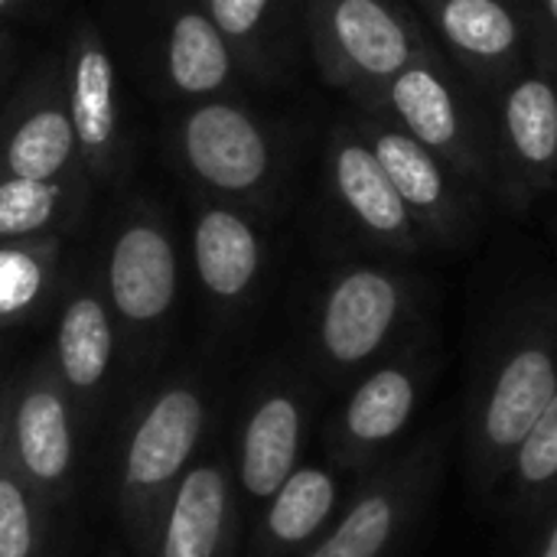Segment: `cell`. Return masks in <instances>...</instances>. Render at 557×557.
<instances>
[{"instance_id":"cell-28","label":"cell","mask_w":557,"mask_h":557,"mask_svg":"<svg viewBox=\"0 0 557 557\" xmlns=\"http://www.w3.org/2000/svg\"><path fill=\"white\" fill-rule=\"evenodd\" d=\"M13 362H10V336H0V457H3V431H7V405L13 385Z\"/></svg>"},{"instance_id":"cell-29","label":"cell","mask_w":557,"mask_h":557,"mask_svg":"<svg viewBox=\"0 0 557 557\" xmlns=\"http://www.w3.org/2000/svg\"><path fill=\"white\" fill-rule=\"evenodd\" d=\"M529 557H557V512L548 519L542 539L535 542V548H532V555Z\"/></svg>"},{"instance_id":"cell-3","label":"cell","mask_w":557,"mask_h":557,"mask_svg":"<svg viewBox=\"0 0 557 557\" xmlns=\"http://www.w3.org/2000/svg\"><path fill=\"white\" fill-rule=\"evenodd\" d=\"M98 274L121 336L124 366H153L180 304V251L153 202L134 199L121 209Z\"/></svg>"},{"instance_id":"cell-24","label":"cell","mask_w":557,"mask_h":557,"mask_svg":"<svg viewBox=\"0 0 557 557\" xmlns=\"http://www.w3.org/2000/svg\"><path fill=\"white\" fill-rule=\"evenodd\" d=\"M506 134L529 173L545 176L557 160V91L545 78H522L506 98Z\"/></svg>"},{"instance_id":"cell-9","label":"cell","mask_w":557,"mask_h":557,"mask_svg":"<svg viewBox=\"0 0 557 557\" xmlns=\"http://www.w3.org/2000/svg\"><path fill=\"white\" fill-rule=\"evenodd\" d=\"M59 62L65 104L78 144V163L95 186H111L127 173L131 157L124 140L117 72L98 23H75Z\"/></svg>"},{"instance_id":"cell-1","label":"cell","mask_w":557,"mask_h":557,"mask_svg":"<svg viewBox=\"0 0 557 557\" xmlns=\"http://www.w3.org/2000/svg\"><path fill=\"white\" fill-rule=\"evenodd\" d=\"M209 395L199 379H170L147 392L124 424L114 470V509L134 557H150L183 476L209 431Z\"/></svg>"},{"instance_id":"cell-16","label":"cell","mask_w":557,"mask_h":557,"mask_svg":"<svg viewBox=\"0 0 557 557\" xmlns=\"http://www.w3.org/2000/svg\"><path fill=\"white\" fill-rule=\"evenodd\" d=\"M323 55L369 82L398 78L411 65V36L382 0H326L317 10Z\"/></svg>"},{"instance_id":"cell-23","label":"cell","mask_w":557,"mask_h":557,"mask_svg":"<svg viewBox=\"0 0 557 557\" xmlns=\"http://www.w3.org/2000/svg\"><path fill=\"white\" fill-rule=\"evenodd\" d=\"M503 486L516 516H542L557 503V395L519 444Z\"/></svg>"},{"instance_id":"cell-2","label":"cell","mask_w":557,"mask_h":557,"mask_svg":"<svg viewBox=\"0 0 557 557\" xmlns=\"http://www.w3.org/2000/svg\"><path fill=\"white\" fill-rule=\"evenodd\" d=\"M557 395V317L532 313L496 349L467 414V460L480 490L503 486V476Z\"/></svg>"},{"instance_id":"cell-11","label":"cell","mask_w":557,"mask_h":557,"mask_svg":"<svg viewBox=\"0 0 557 557\" xmlns=\"http://www.w3.org/2000/svg\"><path fill=\"white\" fill-rule=\"evenodd\" d=\"M183 170L219 199H251L271 183L274 147L264 127L238 104L206 98L176 121Z\"/></svg>"},{"instance_id":"cell-14","label":"cell","mask_w":557,"mask_h":557,"mask_svg":"<svg viewBox=\"0 0 557 557\" xmlns=\"http://www.w3.org/2000/svg\"><path fill=\"white\" fill-rule=\"evenodd\" d=\"M193 271L215 313H242L264 274L258 225L228 202H209L193 219Z\"/></svg>"},{"instance_id":"cell-20","label":"cell","mask_w":557,"mask_h":557,"mask_svg":"<svg viewBox=\"0 0 557 557\" xmlns=\"http://www.w3.org/2000/svg\"><path fill=\"white\" fill-rule=\"evenodd\" d=\"M95 183L85 173L62 180H26L0 173V242H26L46 235H65Z\"/></svg>"},{"instance_id":"cell-30","label":"cell","mask_w":557,"mask_h":557,"mask_svg":"<svg viewBox=\"0 0 557 557\" xmlns=\"http://www.w3.org/2000/svg\"><path fill=\"white\" fill-rule=\"evenodd\" d=\"M26 7V0H0V20L3 16H13V13H20Z\"/></svg>"},{"instance_id":"cell-17","label":"cell","mask_w":557,"mask_h":557,"mask_svg":"<svg viewBox=\"0 0 557 557\" xmlns=\"http://www.w3.org/2000/svg\"><path fill=\"white\" fill-rule=\"evenodd\" d=\"M333 186L352 222L375 242L395 251H414L421 245V225L385 176L372 147L362 140H343L333 153Z\"/></svg>"},{"instance_id":"cell-7","label":"cell","mask_w":557,"mask_h":557,"mask_svg":"<svg viewBox=\"0 0 557 557\" xmlns=\"http://www.w3.org/2000/svg\"><path fill=\"white\" fill-rule=\"evenodd\" d=\"M441 476L437 437L395 450L352 483V493L323 539L304 557H388L424 512Z\"/></svg>"},{"instance_id":"cell-10","label":"cell","mask_w":557,"mask_h":557,"mask_svg":"<svg viewBox=\"0 0 557 557\" xmlns=\"http://www.w3.org/2000/svg\"><path fill=\"white\" fill-rule=\"evenodd\" d=\"M49 359L55 379L75 401L85 431L91 434L111 398L114 366L121 359V336L98 271L65 277L62 294L55 300V333Z\"/></svg>"},{"instance_id":"cell-26","label":"cell","mask_w":557,"mask_h":557,"mask_svg":"<svg viewBox=\"0 0 557 557\" xmlns=\"http://www.w3.org/2000/svg\"><path fill=\"white\" fill-rule=\"evenodd\" d=\"M52 506L0 457V557H46Z\"/></svg>"},{"instance_id":"cell-19","label":"cell","mask_w":557,"mask_h":557,"mask_svg":"<svg viewBox=\"0 0 557 557\" xmlns=\"http://www.w3.org/2000/svg\"><path fill=\"white\" fill-rule=\"evenodd\" d=\"M65 238L0 242V336H10L55 310L65 284Z\"/></svg>"},{"instance_id":"cell-21","label":"cell","mask_w":557,"mask_h":557,"mask_svg":"<svg viewBox=\"0 0 557 557\" xmlns=\"http://www.w3.org/2000/svg\"><path fill=\"white\" fill-rule=\"evenodd\" d=\"M372 153L385 176L411 209L414 222L434 235H450L454 228V196L437 157L418 144L408 131H379L372 137Z\"/></svg>"},{"instance_id":"cell-6","label":"cell","mask_w":557,"mask_h":557,"mask_svg":"<svg viewBox=\"0 0 557 557\" xmlns=\"http://www.w3.org/2000/svg\"><path fill=\"white\" fill-rule=\"evenodd\" d=\"M85 424L55 379L49 349L16 366L7 405L3 460L52 506H65L78 483Z\"/></svg>"},{"instance_id":"cell-5","label":"cell","mask_w":557,"mask_h":557,"mask_svg":"<svg viewBox=\"0 0 557 557\" xmlns=\"http://www.w3.org/2000/svg\"><path fill=\"white\" fill-rule=\"evenodd\" d=\"M428 385L431 359L424 339L414 336L349 385L346 401L323 431L326 460L352 483L372 473L398 450L401 437L414 424Z\"/></svg>"},{"instance_id":"cell-18","label":"cell","mask_w":557,"mask_h":557,"mask_svg":"<svg viewBox=\"0 0 557 557\" xmlns=\"http://www.w3.org/2000/svg\"><path fill=\"white\" fill-rule=\"evenodd\" d=\"M163 78L180 98H212L235 72V52L202 7H176L163 29Z\"/></svg>"},{"instance_id":"cell-27","label":"cell","mask_w":557,"mask_h":557,"mask_svg":"<svg viewBox=\"0 0 557 557\" xmlns=\"http://www.w3.org/2000/svg\"><path fill=\"white\" fill-rule=\"evenodd\" d=\"M274 3L277 0H202L199 7L222 29V36L228 39L232 52L248 55V52H255Z\"/></svg>"},{"instance_id":"cell-25","label":"cell","mask_w":557,"mask_h":557,"mask_svg":"<svg viewBox=\"0 0 557 557\" xmlns=\"http://www.w3.org/2000/svg\"><path fill=\"white\" fill-rule=\"evenodd\" d=\"M444 36L473 59H503L519 42L516 16L499 0H441Z\"/></svg>"},{"instance_id":"cell-15","label":"cell","mask_w":557,"mask_h":557,"mask_svg":"<svg viewBox=\"0 0 557 557\" xmlns=\"http://www.w3.org/2000/svg\"><path fill=\"white\" fill-rule=\"evenodd\" d=\"M346 473L326 457L300 463L297 473L258 512L248 532L245 557H304L346 506Z\"/></svg>"},{"instance_id":"cell-8","label":"cell","mask_w":557,"mask_h":557,"mask_svg":"<svg viewBox=\"0 0 557 557\" xmlns=\"http://www.w3.org/2000/svg\"><path fill=\"white\" fill-rule=\"evenodd\" d=\"M313 421V392L307 379L274 372L251 392L235 437V490L245 522L274 499V493L297 473Z\"/></svg>"},{"instance_id":"cell-4","label":"cell","mask_w":557,"mask_h":557,"mask_svg":"<svg viewBox=\"0 0 557 557\" xmlns=\"http://www.w3.org/2000/svg\"><path fill=\"white\" fill-rule=\"evenodd\" d=\"M418 320V287L379 264L339 268L320 290L310 330V359L317 375L333 385H352L372 366L411 343Z\"/></svg>"},{"instance_id":"cell-33","label":"cell","mask_w":557,"mask_h":557,"mask_svg":"<svg viewBox=\"0 0 557 557\" xmlns=\"http://www.w3.org/2000/svg\"><path fill=\"white\" fill-rule=\"evenodd\" d=\"M104 557H121V555H117V552H108V555H104Z\"/></svg>"},{"instance_id":"cell-12","label":"cell","mask_w":557,"mask_h":557,"mask_svg":"<svg viewBox=\"0 0 557 557\" xmlns=\"http://www.w3.org/2000/svg\"><path fill=\"white\" fill-rule=\"evenodd\" d=\"M0 173L62 180L85 173L62 88V62H42L0 114Z\"/></svg>"},{"instance_id":"cell-32","label":"cell","mask_w":557,"mask_h":557,"mask_svg":"<svg viewBox=\"0 0 557 557\" xmlns=\"http://www.w3.org/2000/svg\"><path fill=\"white\" fill-rule=\"evenodd\" d=\"M548 3V13H552V20L557 23V0H545Z\"/></svg>"},{"instance_id":"cell-13","label":"cell","mask_w":557,"mask_h":557,"mask_svg":"<svg viewBox=\"0 0 557 557\" xmlns=\"http://www.w3.org/2000/svg\"><path fill=\"white\" fill-rule=\"evenodd\" d=\"M242 535L232 460L202 457L183 476L150 557H242Z\"/></svg>"},{"instance_id":"cell-31","label":"cell","mask_w":557,"mask_h":557,"mask_svg":"<svg viewBox=\"0 0 557 557\" xmlns=\"http://www.w3.org/2000/svg\"><path fill=\"white\" fill-rule=\"evenodd\" d=\"M7 46H10V42H7V33H3V29H0V59H3V55H7Z\"/></svg>"},{"instance_id":"cell-22","label":"cell","mask_w":557,"mask_h":557,"mask_svg":"<svg viewBox=\"0 0 557 557\" xmlns=\"http://www.w3.org/2000/svg\"><path fill=\"white\" fill-rule=\"evenodd\" d=\"M392 108L405 131L431 153L460 157V108L450 85L431 65H408L392 78Z\"/></svg>"}]
</instances>
